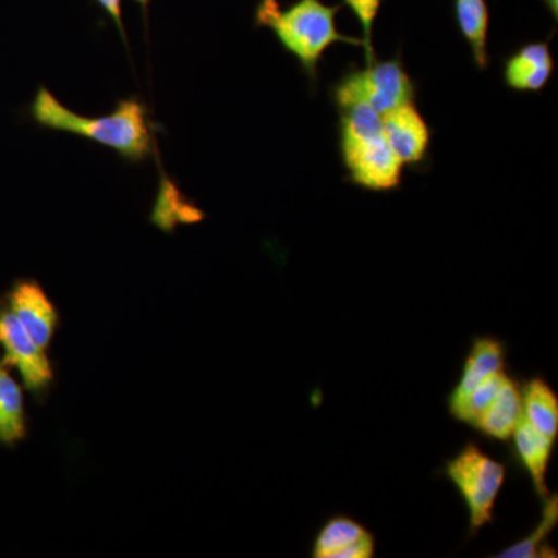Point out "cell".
Listing matches in <instances>:
<instances>
[{"label": "cell", "mask_w": 558, "mask_h": 558, "mask_svg": "<svg viewBox=\"0 0 558 558\" xmlns=\"http://www.w3.org/2000/svg\"><path fill=\"white\" fill-rule=\"evenodd\" d=\"M31 110L39 126L89 138L116 150L124 160L142 161L153 154L148 113L138 100L120 101L109 116L92 119L65 108L50 90L40 87Z\"/></svg>", "instance_id": "cell-1"}, {"label": "cell", "mask_w": 558, "mask_h": 558, "mask_svg": "<svg viewBox=\"0 0 558 558\" xmlns=\"http://www.w3.org/2000/svg\"><path fill=\"white\" fill-rule=\"evenodd\" d=\"M341 7L343 3L330 7L322 0H296L290 9L281 10L277 0H260L256 10V25L269 27L314 81L318 75L319 60L332 44L363 46V40L337 31L336 16Z\"/></svg>", "instance_id": "cell-2"}, {"label": "cell", "mask_w": 558, "mask_h": 558, "mask_svg": "<svg viewBox=\"0 0 558 558\" xmlns=\"http://www.w3.org/2000/svg\"><path fill=\"white\" fill-rule=\"evenodd\" d=\"M341 159L354 185L369 191L398 189L405 165L392 153L376 110L359 106L340 116Z\"/></svg>", "instance_id": "cell-3"}, {"label": "cell", "mask_w": 558, "mask_h": 558, "mask_svg": "<svg viewBox=\"0 0 558 558\" xmlns=\"http://www.w3.org/2000/svg\"><path fill=\"white\" fill-rule=\"evenodd\" d=\"M337 108L366 102L379 116L413 102L416 87L399 58L374 60L365 69H351L332 89Z\"/></svg>", "instance_id": "cell-4"}, {"label": "cell", "mask_w": 558, "mask_h": 558, "mask_svg": "<svg viewBox=\"0 0 558 558\" xmlns=\"http://www.w3.org/2000/svg\"><path fill=\"white\" fill-rule=\"evenodd\" d=\"M446 476L458 488L468 508L470 529L478 532L494 520V508L506 481V468L480 449L468 444L446 465Z\"/></svg>", "instance_id": "cell-5"}, {"label": "cell", "mask_w": 558, "mask_h": 558, "mask_svg": "<svg viewBox=\"0 0 558 558\" xmlns=\"http://www.w3.org/2000/svg\"><path fill=\"white\" fill-rule=\"evenodd\" d=\"M0 348L3 365L17 369L25 389L38 399L47 395L54 379L50 360L3 301H0Z\"/></svg>", "instance_id": "cell-6"}, {"label": "cell", "mask_w": 558, "mask_h": 558, "mask_svg": "<svg viewBox=\"0 0 558 558\" xmlns=\"http://www.w3.org/2000/svg\"><path fill=\"white\" fill-rule=\"evenodd\" d=\"M3 303L33 341L46 351L57 333L60 314L43 286L35 279H17L7 292Z\"/></svg>", "instance_id": "cell-7"}, {"label": "cell", "mask_w": 558, "mask_h": 558, "mask_svg": "<svg viewBox=\"0 0 558 558\" xmlns=\"http://www.w3.org/2000/svg\"><path fill=\"white\" fill-rule=\"evenodd\" d=\"M381 123L388 145L403 165H414L425 159L432 131L414 101L389 110L381 116Z\"/></svg>", "instance_id": "cell-8"}, {"label": "cell", "mask_w": 558, "mask_h": 558, "mask_svg": "<svg viewBox=\"0 0 558 558\" xmlns=\"http://www.w3.org/2000/svg\"><path fill=\"white\" fill-rule=\"evenodd\" d=\"M376 553L373 534L349 517H333L315 537V558H371Z\"/></svg>", "instance_id": "cell-9"}, {"label": "cell", "mask_w": 558, "mask_h": 558, "mask_svg": "<svg viewBox=\"0 0 558 558\" xmlns=\"http://www.w3.org/2000/svg\"><path fill=\"white\" fill-rule=\"evenodd\" d=\"M523 418L521 388L508 374L502 376L497 395L488 403L487 409L473 422L472 427L478 429L487 438L495 440L512 439L513 432Z\"/></svg>", "instance_id": "cell-10"}, {"label": "cell", "mask_w": 558, "mask_h": 558, "mask_svg": "<svg viewBox=\"0 0 558 558\" xmlns=\"http://www.w3.org/2000/svg\"><path fill=\"white\" fill-rule=\"evenodd\" d=\"M554 68L548 43L526 44L506 61V86L517 92H539L548 84Z\"/></svg>", "instance_id": "cell-11"}, {"label": "cell", "mask_w": 558, "mask_h": 558, "mask_svg": "<svg viewBox=\"0 0 558 558\" xmlns=\"http://www.w3.org/2000/svg\"><path fill=\"white\" fill-rule=\"evenodd\" d=\"M505 347H502L501 341L490 339V337L476 339L472 349H470L468 359H465L458 385L451 391L450 410L468 398L481 381L505 371Z\"/></svg>", "instance_id": "cell-12"}, {"label": "cell", "mask_w": 558, "mask_h": 558, "mask_svg": "<svg viewBox=\"0 0 558 558\" xmlns=\"http://www.w3.org/2000/svg\"><path fill=\"white\" fill-rule=\"evenodd\" d=\"M512 439L515 444L517 457L531 476L538 497L542 499L548 498L546 472H548L556 439H550L543 433L537 432L524 417L521 418L519 427L513 432Z\"/></svg>", "instance_id": "cell-13"}, {"label": "cell", "mask_w": 558, "mask_h": 558, "mask_svg": "<svg viewBox=\"0 0 558 558\" xmlns=\"http://www.w3.org/2000/svg\"><path fill=\"white\" fill-rule=\"evenodd\" d=\"M27 432L24 391L0 360V446L14 449Z\"/></svg>", "instance_id": "cell-14"}, {"label": "cell", "mask_w": 558, "mask_h": 558, "mask_svg": "<svg viewBox=\"0 0 558 558\" xmlns=\"http://www.w3.org/2000/svg\"><path fill=\"white\" fill-rule=\"evenodd\" d=\"M523 417L537 432L556 439L558 435V398L542 377H534L521 388Z\"/></svg>", "instance_id": "cell-15"}, {"label": "cell", "mask_w": 558, "mask_h": 558, "mask_svg": "<svg viewBox=\"0 0 558 558\" xmlns=\"http://www.w3.org/2000/svg\"><path fill=\"white\" fill-rule=\"evenodd\" d=\"M454 17L459 32L472 49L473 60L480 69H486L487 33L490 24V11L487 0H454Z\"/></svg>", "instance_id": "cell-16"}, {"label": "cell", "mask_w": 558, "mask_h": 558, "mask_svg": "<svg viewBox=\"0 0 558 558\" xmlns=\"http://www.w3.org/2000/svg\"><path fill=\"white\" fill-rule=\"evenodd\" d=\"M542 521L537 527L527 535L521 538L519 543L510 546V548L501 550L497 557L501 558H535L546 557V550H550L546 545V539L553 534L554 527L557 526L558 521V499L557 494L548 495V498L543 499Z\"/></svg>", "instance_id": "cell-17"}, {"label": "cell", "mask_w": 558, "mask_h": 558, "mask_svg": "<svg viewBox=\"0 0 558 558\" xmlns=\"http://www.w3.org/2000/svg\"><path fill=\"white\" fill-rule=\"evenodd\" d=\"M505 371L501 373L494 374V376L487 377L486 380L481 381L478 387L473 389L472 392L458 403L454 409L450 410L451 416L458 418V421L464 422V424L473 425V422L480 417V414L487 409L488 403L497 395L499 384H501Z\"/></svg>", "instance_id": "cell-18"}, {"label": "cell", "mask_w": 558, "mask_h": 558, "mask_svg": "<svg viewBox=\"0 0 558 558\" xmlns=\"http://www.w3.org/2000/svg\"><path fill=\"white\" fill-rule=\"evenodd\" d=\"M344 5L351 7L352 11L357 14L359 21L362 22L363 31H365V39L363 46L366 47V64L376 60L374 57L373 47H371V28L373 22L379 14L381 0H344Z\"/></svg>", "instance_id": "cell-19"}, {"label": "cell", "mask_w": 558, "mask_h": 558, "mask_svg": "<svg viewBox=\"0 0 558 558\" xmlns=\"http://www.w3.org/2000/svg\"><path fill=\"white\" fill-rule=\"evenodd\" d=\"M97 3L109 14L110 20L113 21V24L119 27L121 35L124 36L123 20H121V0H97Z\"/></svg>", "instance_id": "cell-20"}, {"label": "cell", "mask_w": 558, "mask_h": 558, "mask_svg": "<svg viewBox=\"0 0 558 558\" xmlns=\"http://www.w3.org/2000/svg\"><path fill=\"white\" fill-rule=\"evenodd\" d=\"M135 2L140 3L142 7L148 5L149 0H135Z\"/></svg>", "instance_id": "cell-21"}]
</instances>
